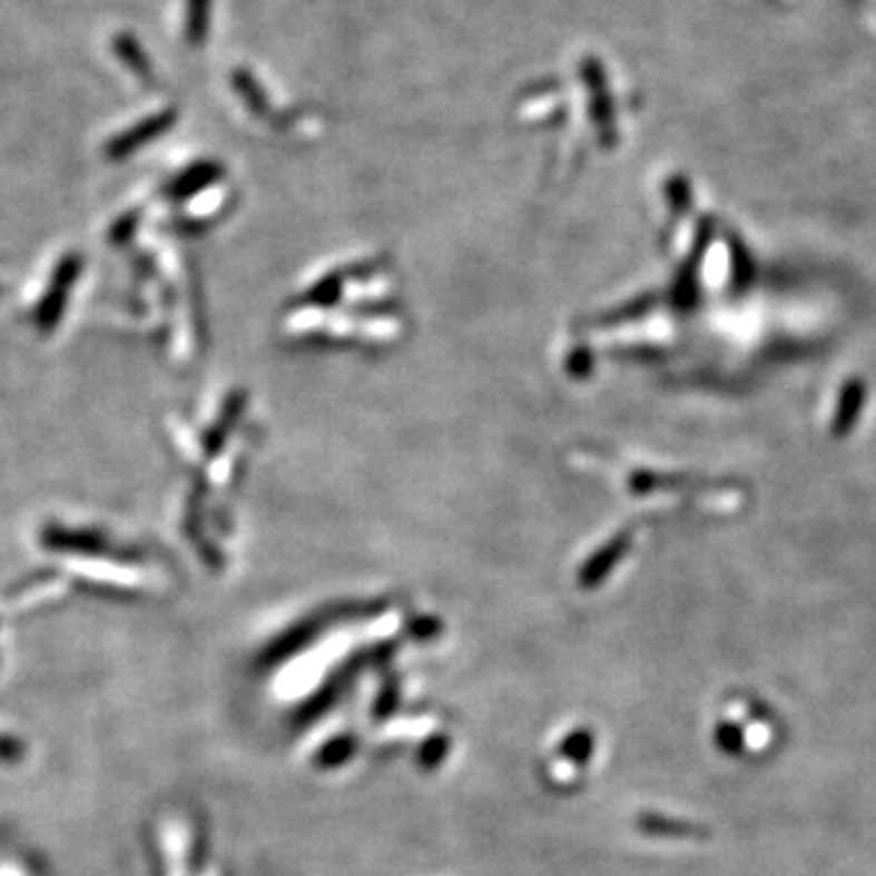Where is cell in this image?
Instances as JSON below:
<instances>
[{
  "label": "cell",
  "mask_w": 876,
  "mask_h": 876,
  "mask_svg": "<svg viewBox=\"0 0 876 876\" xmlns=\"http://www.w3.org/2000/svg\"><path fill=\"white\" fill-rule=\"evenodd\" d=\"M174 122H176V112L174 110H161V112H156V115H149L147 120H141L135 127L125 129L122 135H117L108 144V147H106L108 159H112V161L127 159V156L132 154V151L147 147V144L154 141V139H159L166 132V129L174 127Z\"/></svg>",
  "instance_id": "obj_1"
},
{
  "label": "cell",
  "mask_w": 876,
  "mask_h": 876,
  "mask_svg": "<svg viewBox=\"0 0 876 876\" xmlns=\"http://www.w3.org/2000/svg\"><path fill=\"white\" fill-rule=\"evenodd\" d=\"M638 830H643L652 838H677V840H706V830L703 826H697V823H687V820H675V818H667V816H658V814H643L638 816Z\"/></svg>",
  "instance_id": "obj_2"
},
{
  "label": "cell",
  "mask_w": 876,
  "mask_h": 876,
  "mask_svg": "<svg viewBox=\"0 0 876 876\" xmlns=\"http://www.w3.org/2000/svg\"><path fill=\"white\" fill-rule=\"evenodd\" d=\"M112 49H115V55L122 59L125 67L132 71L141 83H147L151 88L156 86V71L151 67L147 51L141 49V45L137 42L132 35H125V32L115 35L112 37Z\"/></svg>",
  "instance_id": "obj_3"
},
{
  "label": "cell",
  "mask_w": 876,
  "mask_h": 876,
  "mask_svg": "<svg viewBox=\"0 0 876 876\" xmlns=\"http://www.w3.org/2000/svg\"><path fill=\"white\" fill-rule=\"evenodd\" d=\"M358 750V740L353 736H338L329 742H324L317 757H315V765L322 769H336L346 765L353 755Z\"/></svg>",
  "instance_id": "obj_4"
},
{
  "label": "cell",
  "mask_w": 876,
  "mask_h": 876,
  "mask_svg": "<svg viewBox=\"0 0 876 876\" xmlns=\"http://www.w3.org/2000/svg\"><path fill=\"white\" fill-rule=\"evenodd\" d=\"M592 752H594V736H592V730H587V728L572 730V734L560 742V755L568 757V760L574 765L590 762Z\"/></svg>",
  "instance_id": "obj_5"
},
{
  "label": "cell",
  "mask_w": 876,
  "mask_h": 876,
  "mask_svg": "<svg viewBox=\"0 0 876 876\" xmlns=\"http://www.w3.org/2000/svg\"><path fill=\"white\" fill-rule=\"evenodd\" d=\"M207 16H210V0H188L186 12V37L190 45H203L207 35Z\"/></svg>",
  "instance_id": "obj_6"
},
{
  "label": "cell",
  "mask_w": 876,
  "mask_h": 876,
  "mask_svg": "<svg viewBox=\"0 0 876 876\" xmlns=\"http://www.w3.org/2000/svg\"><path fill=\"white\" fill-rule=\"evenodd\" d=\"M449 752H451V740L446 736H434L422 745L420 755H416V762H420L422 769H436L443 760H446Z\"/></svg>",
  "instance_id": "obj_7"
},
{
  "label": "cell",
  "mask_w": 876,
  "mask_h": 876,
  "mask_svg": "<svg viewBox=\"0 0 876 876\" xmlns=\"http://www.w3.org/2000/svg\"><path fill=\"white\" fill-rule=\"evenodd\" d=\"M210 180H213V166H198L183 176L178 183H174V193H178L180 198H186V195L203 188L205 183H210Z\"/></svg>",
  "instance_id": "obj_8"
},
{
  "label": "cell",
  "mask_w": 876,
  "mask_h": 876,
  "mask_svg": "<svg viewBox=\"0 0 876 876\" xmlns=\"http://www.w3.org/2000/svg\"><path fill=\"white\" fill-rule=\"evenodd\" d=\"M716 745L726 755H738L742 750V730L736 724H721L716 728Z\"/></svg>",
  "instance_id": "obj_9"
},
{
  "label": "cell",
  "mask_w": 876,
  "mask_h": 876,
  "mask_svg": "<svg viewBox=\"0 0 876 876\" xmlns=\"http://www.w3.org/2000/svg\"><path fill=\"white\" fill-rule=\"evenodd\" d=\"M22 757H24V745L18 738L0 734V762L16 765L22 762Z\"/></svg>",
  "instance_id": "obj_10"
},
{
  "label": "cell",
  "mask_w": 876,
  "mask_h": 876,
  "mask_svg": "<svg viewBox=\"0 0 876 876\" xmlns=\"http://www.w3.org/2000/svg\"><path fill=\"white\" fill-rule=\"evenodd\" d=\"M395 709H397V689L392 687V689H385L383 695H381V699H377L375 716H377V718H385V716H390Z\"/></svg>",
  "instance_id": "obj_11"
}]
</instances>
